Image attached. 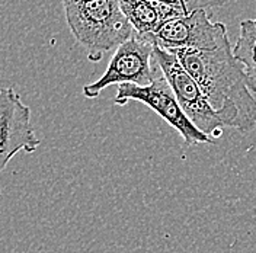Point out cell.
I'll return each mask as SVG.
<instances>
[{
  "instance_id": "9",
  "label": "cell",
  "mask_w": 256,
  "mask_h": 253,
  "mask_svg": "<svg viewBox=\"0 0 256 253\" xmlns=\"http://www.w3.org/2000/svg\"><path fill=\"white\" fill-rule=\"evenodd\" d=\"M233 56L243 66L252 92H256V19L240 22L239 40L233 47Z\"/></svg>"
},
{
  "instance_id": "7",
  "label": "cell",
  "mask_w": 256,
  "mask_h": 253,
  "mask_svg": "<svg viewBox=\"0 0 256 253\" xmlns=\"http://www.w3.org/2000/svg\"><path fill=\"white\" fill-rule=\"evenodd\" d=\"M31 122V110L14 88H0V174L19 152L28 154L40 147Z\"/></svg>"
},
{
  "instance_id": "6",
  "label": "cell",
  "mask_w": 256,
  "mask_h": 253,
  "mask_svg": "<svg viewBox=\"0 0 256 253\" xmlns=\"http://www.w3.org/2000/svg\"><path fill=\"white\" fill-rule=\"evenodd\" d=\"M163 50H201L214 51L228 42L227 26L212 22L206 9H194L186 16L164 24L153 35H146Z\"/></svg>"
},
{
  "instance_id": "5",
  "label": "cell",
  "mask_w": 256,
  "mask_h": 253,
  "mask_svg": "<svg viewBox=\"0 0 256 253\" xmlns=\"http://www.w3.org/2000/svg\"><path fill=\"white\" fill-rule=\"evenodd\" d=\"M130 100H137L147 105L150 110L160 115L169 126H172L184 138L186 146L211 144V140L204 132H201L190 121V118L182 111L178 104L175 94L164 79L163 73L147 86H138L134 83H124L116 88L114 104L124 106Z\"/></svg>"
},
{
  "instance_id": "3",
  "label": "cell",
  "mask_w": 256,
  "mask_h": 253,
  "mask_svg": "<svg viewBox=\"0 0 256 253\" xmlns=\"http://www.w3.org/2000/svg\"><path fill=\"white\" fill-rule=\"evenodd\" d=\"M154 44L138 34L134 35L116 48L105 73L99 79L83 88V95L88 99H95L104 89L112 84L134 83L147 86L162 74L159 64L153 57Z\"/></svg>"
},
{
  "instance_id": "10",
  "label": "cell",
  "mask_w": 256,
  "mask_h": 253,
  "mask_svg": "<svg viewBox=\"0 0 256 253\" xmlns=\"http://www.w3.org/2000/svg\"><path fill=\"white\" fill-rule=\"evenodd\" d=\"M156 2L168 3V4H174V6H176V8H182L186 14H190V12H191L190 4H188V2H186V0H156Z\"/></svg>"
},
{
  "instance_id": "4",
  "label": "cell",
  "mask_w": 256,
  "mask_h": 253,
  "mask_svg": "<svg viewBox=\"0 0 256 253\" xmlns=\"http://www.w3.org/2000/svg\"><path fill=\"white\" fill-rule=\"evenodd\" d=\"M153 57L156 63L159 64L164 79L170 84L178 104L180 105L182 111L185 112L192 124L211 140L222 137L223 122L212 111L198 83L185 70L175 52L154 46Z\"/></svg>"
},
{
  "instance_id": "1",
  "label": "cell",
  "mask_w": 256,
  "mask_h": 253,
  "mask_svg": "<svg viewBox=\"0 0 256 253\" xmlns=\"http://www.w3.org/2000/svg\"><path fill=\"white\" fill-rule=\"evenodd\" d=\"M198 83L210 106L224 126L249 132L256 126V99L234 58L233 47L226 42L214 51L169 50Z\"/></svg>"
},
{
  "instance_id": "11",
  "label": "cell",
  "mask_w": 256,
  "mask_h": 253,
  "mask_svg": "<svg viewBox=\"0 0 256 253\" xmlns=\"http://www.w3.org/2000/svg\"><path fill=\"white\" fill-rule=\"evenodd\" d=\"M80 2H89V0H63V4H68V3H80Z\"/></svg>"
},
{
  "instance_id": "8",
  "label": "cell",
  "mask_w": 256,
  "mask_h": 253,
  "mask_svg": "<svg viewBox=\"0 0 256 253\" xmlns=\"http://www.w3.org/2000/svg\"><path fill=\"white\" fill-rule=\"evenodd\" d=\"M120 8L136 34L142 36L153 35L164 24L188 15L182 8L156 0H120Z\"/></svg>"
},
{
  "instance_id": "2",
  "label": "cell",
  "mask_w": 256,
  "mask_h": 253,
  "mask_svg": "<svg viewBox=\"0 0 256 253\" xmlns=\"http://www.w3.org/2000/svg\"><path fill=\"white\" fill-rule=\"evenodd\" d=\"M66 20L90 62L118 48L134 35V28L120 8V0H89L64 4Z\"/></svg>"
}]
</instances>
